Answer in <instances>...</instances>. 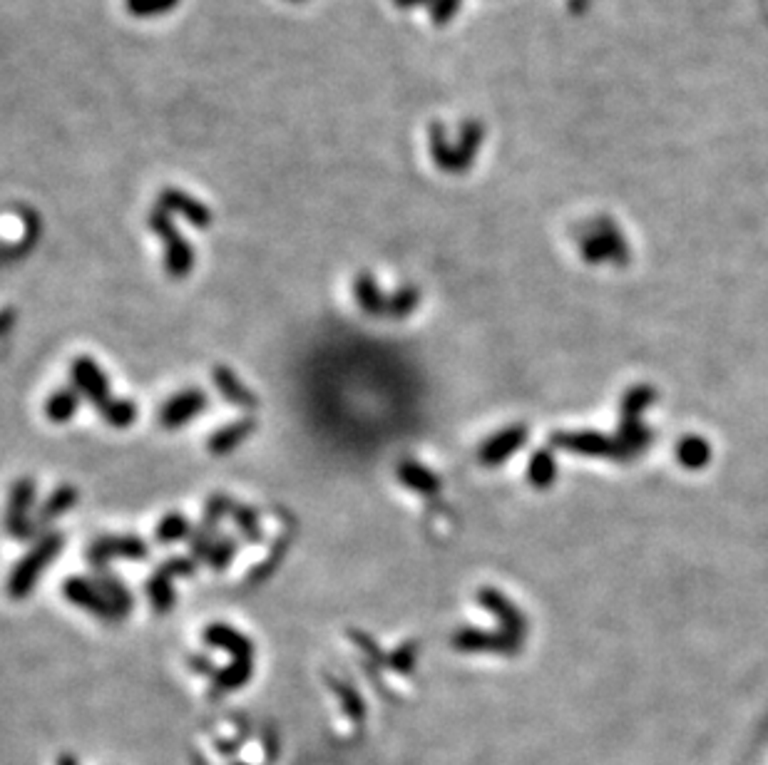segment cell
Segmentation results:
<instances>
[{
	"label": "cell",
	"mask_w": 768,
	"mask_h": 765,
	"mask_svg": "<svg viewBox=\"0 0 768 765\" xmlns=\"http://www.w3.org/2000/svg\"><path fill=\"white\" fill-rule=\"evenodd\" d=\"M65 547V537L60 532H48L37 539L36 545L27 549V555L20 559L8 579V594L13 599H26L30 591L36 590L40 574L48 569V564L60 555Z\"/></svg>",
	"instance_id": "1"
},
{
	"label": "cell",
	"mask_w": 768,
	"mask_h": 765,
	"mask_svg": "<svg viewBox=\"0 0 768 765\" xmlns=\"http://www.w3.org/2000/svg\"><path fill=\"white\" fill-rule=\"evenodd\" d=\"M480 142H483V124L475 122V120L465 122L458 147H451L445 142L441 124H433L431 127V157L443 172H465L473 165V159L477 157Z\"/></svg>",
	"instance_id": "2"
},
{
	"label": "cell",
	"mask_w": 768,
	"mask_h": 765,
	"mask_svg": "<svg viewBox=\"0 0 768 765\" xmlns=\"http://www.w3.org/2000/svg\"><path fill=\"white\" fill-rule=\"evenodd\" d=\"M150 229L157 234L167 249H165V269L172 279H185L195 269V251L187 244V239L177 231V227L169 219V211L157 207L150 214Z\"/></svg>",
	"instance_id": "3"
},
{
	"label": "cell",
	"mask_w": 768,
	"mask_h": 765,
	"mask_svg": "<svg viewBox=\"0 0 768 765\" xmlns=\"http://www.w3.org/2000/svg\"><path fill=\"white\" fill-rule=\"evenodd\" d=\"M88 557L90 567L95 572H105L107 564L112 559H133V562H140V559H147L150 557V545L142 539V537L134 535H107L98 537L92 545L88 547Z\"/></svg>",
	"instance_id": "4"
},
{
	"label": "cell",
	"mask_w": 768,
	"mask_h": 765,
	"mask_svg": "<svg viewBox=\"0 0 768 765\" xmlns=\"http://www.w3.org/2000/svg\"><path fill=\"white\" fill-rule=\"evenodd\" d=\"M36 505V480L33 477H23L13 484L8 502V535L26 542L36 535V519H30V510Z\"/></svg>",
	"instance_id": "5"
},
{
	"label": "cell",
	"mask_w": 768,
	"mask_h": 765,
	"mask_svg": "<svg viewBox=\"0 0 768 765\" xmlns=\"http://www.w3.org/2000/svg\"><path fill=\"white\" fill-rule=\"evenodd\" d=\"M70 378L72 388H78L80 396H85L95 408L110 400V380H107L105 370L100 368V363L90 356H78L70 363Z\"/></svg>",
	"instance_id": "6"
},
{
	"label": "cell",
	"mask_w": 768,
	"mask_h": 765,
	"mask_svg": "<svg viewBox=\"0 0 768 765\" xmlns=\"http://www.w3.org/2000/svg\"><path fill=\"white\" fill-rule=\"evenodd\" d=\"M62 597L68 599L72 607L82 609V611L98 616V619L117 622L115 611L110 609L107 599L102 597V591H100L92 577H68L62 584Z\"/></svg>",
	"instance_id": "7"
},
{
	"label": "cell",
	"mask_w": 768,
	"mask_h": 765,
	"mask_svg": "<svg viewBox=\"0 0 768 765\" xmlns=\"http://www.w3.org/2000/svg\"><path fill=\"white\" fill-rule=\"evenodd\" d=\"M207 403H209V396L204 393L202 388H187L162 405V410L157 415L159 425L167 428V430H177L192 418L202 415L207 410Z\"/></svg>",
	"instance_id": "8"
},
{
	"label": "cell",
	"mask_w": 768,
	"mask_h": 765,
	"mask_svg": "<svg viewBox=\"0 0 768 765\" xmlns=\"http://www.w3.org/2000/svg\"><path fill=\"white\" fill-rule=\"evenodd\" d=\"M202 639L209 649L227 651L231 659H254V643H251V639L229 624L214 622V624L204 626Z\"/></svg>",
	"instance_id": "9"
},
{
	"label": "cell",
	"mask_w": 768,
	"mask_h": 765,
	"mask_svg": "<svg viewBox=\"0 0 768 765\" xmlns=\"http://www.w3.org/2000/svg\"><path fill=\"white\" fill-rule=\"evenodd\" d=\"M159 207L175 214H182L189 224H195L197 229H207L212 224V211L207 204L195 199L192 194L179 192V189H165L159 194Z\"/></svg>",
	"instance_id": "10"
},
{
	"label": "cell",
	"mask_w": 768,
	"mask_h": 765,
	"mask_svg": "<svg viewBox=\"0 0 768 765\" xmlns=\"http://www.w3.org/2000/svg\"><path fill=\"white\" fill-rule=\"evenodd\" d=\"M212 380L217 390H219V396L229 405L239 408V410H254L256 405H259L254 393L244 386V380L239 378L229 366H214Z\"/></svg>",
	"instance_id": "11"
},
{
	"label": "cell",
	"mask_w": 768,
	"mask_h": 765,
	"mask_svg": "<svg viewBox=\"0 0 768 765\" xmlns=\"http://www.w3.org/2000/svg\"><path fill=\"white\" fill-rule=\"evenodd\" d=\"M254 430H256V420L251 418V415H247V418H239V420L227 422V425L219 428V430H214L212 435H209V441H207V448H209L212 455H229V452H234V450H237L241 442L247 441L249 435H251Z\"/></svg>",
	"instance_id": "12"
},
{
	"label": "cell",
	"mask_w": 768,
	"mask_h": 765,
	"mask_svg": "<svg viewBox=\"0 0 768 765\" xmlns=\"http://www.w3.org/2000/svg\"><path fill=\"white\" fill-rule=\"evenodd\" d=\"M396 477L398 483L403 484L406 490H411V493L415 494H423V497H433V494L441 493V477L433 475L428 467H423L421 462H415V460H403V462H398L396 467Z\"/></svg>",
	"instance_id": "13"
},
{
	"label": "cell",
	"mask_w": 768,
	"mask_h": 765,
	"mask_svg": "<svg viewBox=\"0 0 768 765\" xmlns=\"http://www.w3.org/2000/svg\"><path fill=\"white\" fill-rule=\"evenodd\" d=\"M453 646L465 653H475V651H512L515 642L505 633H490L483 629H460L453 633Z\"/></svg>",
	"instance_id": "14"
},
{
	"label": "cell",
	"mask_w": 768,
	"mask_h": 765,
	"mask_svg": "<svg viewBox=\"0 0 768 765\" xmlns=\"http://www.w3.org/2000/svg\"><path fill=\"white\" fill-rule=\"evenodd\" d=\"M78 505V490L72 487V484H60V487H55L53 493L48 494L43 502H40V507H37L36 512V527L43 529L48 527V525H53L55 519H60L62 515H68V512L72 510Z\"/></svg>",
	"instance_id": "15"
},
{
	"label": "cell",
	"mask_w": 768,
	"mask_h": 765,
	"mask_svg": "<svg viewBox=\"0 0 768 765\" xmlns=\"http://www.w3.org/2000/svg\"><path fill=\"white\" fill-rule=\"evenodd\" d=\"M254 676V659H231L227 666H221L212 678V696H224L229 691L244 688Z\"/></svg>",
	"instance_id": "16"
},
{
	"label": "cell",
	"mask_w": 768,
	"mask_h": 765,
	"mask_svg": "<svg viewBox=\"0 0 768 765\" xmlns=\"http://www.w3.org/2000/svg\"><path fill=\"white\" fill-rule=\"evenodd\" d=\"M92 579H95V584H98L100 591H102V597L107 599L110 609L115 611L117 622L133 611V604H134L133 594H130V590L124 587L123 579H117L115 574H110L107 569L105 572L92 574Z\"/></svg>",
	"instance_id": "17"
},
{
	"label": "cell",
	"mask_w": 768,
	"mask_h": 765,
	"mask_svg": "<svg viewBox=\"0 0 768 765\" xmlns=\"http://www.w3.org/2000/svg\"><path fill=\"white\" fill-rule=\"evenodd\" d=\"M328 688H331V694L338 698V706H341V713H344L348 721L354 723V726H358L361 728L363 721H366V701H363V696L358 694V688H354L351 684H346V681H341V678H334L328 676Z\"/></svg>",
	"instance_id": "18"
},
{
	"label": "cell",
	"mask_w": 768,
	"mask_h": 765,
	"mask_svg": "<svg viewBox=\"0 0 768 765\" xmlns=\"http://www.w3.org/2000/svg\"><path fill=\"white\" fill-rule=\"evenodd\" d=\"M354 296L358 301V306L363 308V313L368 316H386L389 308V296H383L379 289V283L371 273H358L354 279Z\"/></svg>",
	"instance_id": "19"
},
{
	"label": "cell",
	"mask_w": 768,
	"mask_h": 765,
	"mask_svg": "<svg viewBox=\"0 0 768 765\" xmlns=\"http://www.w3.org/2000/svg\"><path fill=\"white\" fill-rule=\"evenodd\" d=\"M522 441H525V430H522V428H510V430L497 432V435H493V438L483 445L480 460H483L485 465H497V462H503L510 452H515V450L520 448Z\"/></svg>",
	"instance_id": "20"
},
{
	"label": "cell",
	"mask_w": 768,
	"mask_h": 765,
	"mask_svg": "<svg viewBox=\"0 0 768 765\" xmlns=\"http://www.w3.org/2000/svg\"><path fill=\"white\" fill-rule=\"evenodd\" d=\"M477 604L483 609H487L490 614H495L500 622H503V626L507 629V632H517V629H522V619L520 614L512 609V604L507 601V599L500 594L497 590H490V587H485V590L477 591Z\"/></svg>",
	"instance_id": "21"
},
{
	"label": "cell",
	"mask_w": 768,
	"mask_h": 765,
	"mask_svg": "<svg viewBox=\"0 0 768 765\" xmlns=\"http://www.w3.org/2000/svg\"><path fill=\"white\" fill-rule=\"evenodd\" d=\"M80 408V393L78 388H58L53 396L48 398L45 403V415L50 422H68L72 420V415L78 413Z\"/></svg>",
	"instance_id": "22"
},
{
	"label": "cell",
	"mask_w": 768,
	"mask_h": 765,
	"mask_svg": "<svg viewBox=\"0 0 768 765\" xmlns=\"http://www.w3.org/2000/svg\"><path fill=\"white\" fill-rule=\"evenodd\" d=\"M231 522L237 527L239 537L247 542V545H259L264 539V529H261V519H259V512L251 507V505H241V502H234V510H231Z\"/></svg>",
	"instance_id": "23"
},
{
	"label": "cell",
	"mask_w": 768,
	"mask_h": 765,
	"mask_svg": "<svg viewBox=\"0 0 768 765\" xmlns=\"http://www.w3.org/2000/svg\"><path fill=\"white\" fill-rule=\"evenodd\" d=\"M147 597H150L152 609L157 614H169L175 609V601H177V594H175V587H172V577L157 569L147 579Z\"/></svg>",
	"instance_id": "24"
},
{
	"label": "cell",
	"mask_w": 768,
	"mask_h": 765,
	"mask_svg": "<svg viewBox=\"0 0 768 765\" xmlns=\"http://www.w3.org/2000/svg\"><path fill=\"white\" fill-rule=\"evenodd\" d=\"M192 529H195V525H192L182 512H169V515H165V517L157 522L155 539L162 542V545H175V542L189 539Z\"/></svg>",
	"instance_id": "25"
},
{
	"label": "cell",
	"mask_w": 768,
	"mask_h": 765,
	"mask_svg": "<svg viewBox=\"0 0 768 765\" xmlns=\"http://www.w3.org/2000/svg\"><path fill=\"white\" fill-rule=\"evenodd\" d=\"M98 413L105 418V422L110 428L124 430V428H130V425L137 420L140 410H137V405H134L130 398H110V400L100 408Z\"/></svg>",
	"instance_id": "26"
},
{
	"label": "cell",
	"mask_w": 768,
	"mask_h": 765,
	"mask_svg": "<svg viewBox=\"0 0 768 765\" xmlns=\"http://www.w3.org/2000/svg\"><path fill=\"white\" fill-rule=\"evenodd\" d=\"M237 552H239L237 537L219 535L212 547V555H209V559H207L209 569H212V572H224V569H229V564L234 562Z\"/></svg>",
	"instance_id": "27"
},
{
	"label": "cell",
	"mask_w": 768,
	"mask_h": 765,
	"mask_svg": "<svg viewBox=\"0 0 768 765\" xmlns=\"http://www.w3.org/2000/svg\"><path fill=\"white\" fill-rule=\"evenodd\" d=\"M421 301V291L413 289V286H403L398 289L393 296H389V308H386V316L390 318H406L411 316Z\"/></svg>",
	"instance_id": "28"
},
{
	"label": "cell",
	"mask_w": 768,
	"mask_h": 765,
	"mask_svg": "<svg viewBox=\"0 0 768 765\" xmlns=\"http://www.w3.org/2000/svg\"><path fill=\"white\" fill-rule=\"evenodd\" d=\"M217 532L209 527H204V525H195V529H192V535H189V557H195L197 562H207L209 559V555H212V547L214 542H217Z\"/></svg>",
	"instance_id": "29"
},
{
	"label": "cell",
	"mask_w": 768,
	"mask_h": 765,
	"mask_svg": "<svg viewBox=\"0 0 768 765\" xmlns=\"http://www.w3.org/2000/svg\"><path fill=\"white\" fill-rule=\"evenodd\" d=\"M231 510H234V502H231L227 494H212L209 502L204 505L202 525L217 532V527L221 525V519L231 517Z\"/></svg>",
	"instance_id": "30"
},
{
	"label": "cell",
	"mask_w": 768,
	"mask_h": 765,
	"mask_svg": "<svg viewBox=\"0 0 768 765\" xmlns=\"http://www.w3.org/2000/svg\"><path fill=\"white\" fill-rule=\"evenodd\" d=\"M415 659H418V646L413 642H406L389 653V669L400 674V676H408V674H413Z\"/></svg>",
	"instance_id": "31"
},
{
	"label": "cell",
	"mask_w": 768,
	"mask_h": 765,
	"mask_svg": "<svg viewBox=\"0 0 768 765\" xmlns=\"http://www.w3.org/2000/svg\"><path fill=\"white\" fill-rule=\"evenodd\" d=\"M179 0H124L127 10L133 16H140V18H150V16H159V13H169V10L177 5Z\"/></svg>",
	"instance_id": "32"
},
{
	"label": "cell",
	"mask_w": 768,
	"mask_h": 765,
	"mask_svg": "<svg viewBox=\"0 0 768 765\" xmlns=\"http://www.w3.org/2000/svg\"><path fill=\"white\" fill-rule=\"evenodd\" d=\"M197 567H199V562H197L195 557H169V559H165V562L159 564V569L165 574H169L172 579L175 577H182V579H187V577H192V574L197 572Z\"/></svg>",
	"instance_id": "33"
},
{
	"label": "cell",
	"mask_w": 768,
	"mask_h": 765,
	"mask_svg": "<svg viewBox=\"0 0 768 765\" xmlns=\"http://www.w3.org/2000/svg\"><path fill=\"white\" fill-rule=\"evenodd\" d=\"M348 636H351V639L356 642V646H358V649H361L363 653L368 656V661H376V664H386V666H389V653H383V651L379 649V643L373 642L368 633L351 629V632H348Z\"/></svg>",
	"instance_id": "34"
},
{
	"label": "cell",
	"mask_w": 768,
	"mask_h": 765,
	"mask_svg": "<svg viewBox=\"0 0 768 765\" xmlns=\"http://www.w3.org/2000/svg\"><path fill=\"white\" fill-rule=\"evenodd\" d=\"M283 549H286V539H276V547L272 549V555L266 557L264 562L256 567L254 572L249 574V581H256V579H266L269 574L274 572L276 567H279V562H282V555Z\"/></svg>",
	"instance_id": "35"
},
{
	"label": "cell",
	"mask_w": 768,
	"mask_h": 765,
	"mask_svg": "<svg viewBox=\"0 0 768 765\" xmlns=\"http://www.w3.org/2000/svg\"><path fill=\"white\" fill-rule=\"evenodd\" d=\"M431 5H433V8H431V18H433V23L445 26V23H448V20L458 13L460 0H433Z\"/></svg>",
	"instance_id": "36"
},
{
	"label": "cell",
	"mask_w": 768,
	"mask_h": 765,
	"mask_svg": "<svg viewBox=\"0 0 768 765\" xmlns=\"http://www.w3.org/2000/svg\"><path fill=\"white\" fill-rule=\"evenodd\" d=\"M530 475H532V480H535V483H539V484L548 483L549 475H552V467H549L548 455H538V458L532 460Z\"/></svg>",
	"instance_id": "37"
},
{
	"label": "cell",
	"mask_w": 768,
	"mask_h": 765,
	"mask_svg": "<svg viewBox=\"0 0 768 765\" xmlns=\"http://www.w3.org/2000/svg\"><path fill=\"white\" fill-rule=\"evenodd\" d=\"M189 669L197 671V674H202V676H212L217 674V666L212 664V659H207V656H189Z\"/></svg>",
	"instance_id": "38"
},
{
	"label": "cell",
	"mask_w": 768,
	"mask_h": 765,
	"mask_svg": "<svg viewBox=\"0 0 768 765\" xmlns=\"http://www.w3.org/2000/svg\"><path fill=\"white\" fill-rule=\"evenodd\" d=\"M53 765H82V763H80V758L75 756V753H58Z\"/></svg>",
	"instance_id": "39"
},
{
	"label": "cell",
	"mask_w": 768,
	"mask_h": 765,
	"mask_svg": "<svg viewBox=\"0 0 768 765\" xmlns=\"http://www.w3.org/2000/svg\"><path fill=\"white\" fill-rule=\"evenodd\" d=\"M393 3H396L398 8H413V5H421V3H428V0H393Z\"/></svg>",
	"instance_id": "40"
}]
</instances>
